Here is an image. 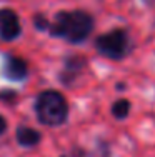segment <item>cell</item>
<instances>
[{"label":"cell","mask_w":155,"mask_h":157,"mask_svg":"<svg viewBox=\"0 0 155 157\" xmlns=\"http://www.w3.org/2000/svg\"><path fill=\"white\" fill-rule=\"evenodd\" d=\"M92 17L85 12H60L55 17V22L50 25L52 35L62 37L68 42H83L92 32Z\"/></svg>","instance_id":"1"},{"label":"cell","mask_w":155,"mask_h":157,"mask_svg":"<svg viewBox=\"0 0 155 157\" xmlns=\"http://www.w3.org/2000/svg\"><path fill=\"white\" fill-rule=\"evenodd\" d=\"M35 110L39 121L45 125H60L65 122L68 114V105L60 92L47 90L37 97Z\"/></svg>","instance_id":"2"},{"label":"cell","mask_w":155,"mask_h":157,"mask_svg":"<svg viewBox=\"0 0 155 157\" xmlns=\"http://www.w3.org/2000/svg\"><path fill=\"white\" fill-rule=\"evenodd\" d=\"M95 47H97L98 54L109 59H124L130 50V42H128V37L124 30L115 29V30L107 32L98 37Z\"/></svg>","instance_id":"3"},{"label":"cell","mask_w":155,"mask_h":157,"mask_svg":"<svg viewBox=\"0 0 155 157\" xmlns=\"http://www.w3.org/2000/svg\"><path fill=\"white\" fill-rule=\"evenodd\" d=\"M20 33V22L13 10L0 9V39L13 40Z\"/></svg>","instance_id":"4"},{"label":"cell","mask_w":155,"mask_h":157,"mask_svg":"<svg viewBox=\"0 0 155 157\" xmlns=\"http://www.w3.org/2000/svg\"><path fill=\"white\" fill-rule=\"evenodd\" d=\"M3 74L10 80H22L27 75V63L18 57L9 55L5 59V63H3Z\"/></svg>","instance_id":"5"},{"label":"cell","mask_w":155,"mask_h":157,"mask_svg":"<svg viewBox=\"0 0 155 157\" xmlns=\"http://www.w3.org/2000/svg\"><path fill=\"white\" fill-rule=\"evenodd\" d=\"M40 140V134L32 127H18L17 129V142L24 147L37 145Z\"/></svg>","instance_id":"6"},{"label":"cell","mask_w":155,"mask_h":157,"mask_svg":"<svg viewBox=\"0 0 155 157\" xmlns=\"http://www.w3.org/2000/svg\"><path fill=\"white\" fill-rule=\"evenodd\" d=\"M128 112H130V102L125 100V99L117 100L112 107V114H113V117H117V119H125L128 115Z\"/></svg>","instance_id":"7"},{"label":"cell","mask_w":155,"mask_h":157,"mask_svg":"<svg viewBox=\"0 0 155 157\" xmlns=\"http://www.w3.org/2000/svg\"><path fill=\"white\" fill-rule=\"evenodd\" d=\"M35 24H39V25H37L39 29H47V25H49V22H45L42 17H35Z\"/></svg>","instance_id":"8"},{"label":"cell","mask_w":155,"mask_h":157,"mask_svg":"<svg viewBox=\"0 0 155 157\" xmlns=\"http://www.w3.org/2000/svg\"><path fill=\"white\" fill-rule=\"evenodd\" d=\"M5 129H7V122H5V119L0 115V134L5 132Z\"/></svg>","instance_id":"9"}]
</instances>
